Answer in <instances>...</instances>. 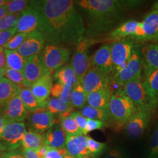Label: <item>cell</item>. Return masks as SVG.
<instances>
[{"label":"cell","instance_id":"obj_1","mask_svg":"<svg viewBox=\"0 0 158 158\" xmlns=\"http://www.w3.org/2000/svg\"><path fill=\"white\" fill-rule=\"evenodd\" d=\"M40 15L38 29L46 41L69 48L85 38L83 18L72 0L30 1Z\"/></svg>","mask_w":158,"mask_h":158},{"label":"cell","instance_id":"obj_2","mask_svg":"<svg viewBox=\"0 0 158 158\" xmlns=\"http://www.w3.org/2000/svg\"><path fill=\"white\" fill-rule=\"evenodd\" d=\"M141 1L80 0L76 5L85 12L87 20L88 36H94L111 28L124 11L125 9L136 7Z\"/></svg>","mask_w":158,"mask_h":158},{"label":"cell","instance_id":"obj_3","mask_svg":"<svg viewBox=\"0 0 158 158\" xmlns=\"http://www.w3.org/2000/svg\"><path fill=\"white\" fill-rule=\"evenodd\" d=\"M108 109L111 118L119 124H126L138 111L134 102L121 89L112 94Z\"/></svg>","mask_w":158,"mask_h":158},{"label":"cell","instance_id":"obj_4","mask_svg":"<svg viewBox=\"0 0 158 158\" xmlns=\"http://www.w3.org/2000/svg\"><path fill=\"white\" fill-rule=\"evenodd\" d=\"M70 56V50L68 47L48 42L42 52L44 63L52 73L68 62Z\"/></svg>","mask_w":158,"mask_h":158},{"label":"cell","instance_id":"obj_5","mask_svg":"<svg viewBox=\"0 0 158 158\" xmlns=\"http://www.w3.org/2000/svg\"><path fill=\"white\" fill-rule=\"evenodd\" d=\"M143 60L138 49L134 48L130 60L124 68L114 74L111 78L113 81L120 87L131 81L141 79Z\"/></svg>","mask_w":158,"mask_h":158},{"label":"cell","instance_id":"obj_6","mask_svg":"<svg viewBox=\"0 0 158 158\" xmlns=\"http://www.w3.org/2000/svg\"><path fill=\"white\" fill-rule=\"evenodd\" d=\"M26 132L25 125L23 122L6 124L0 136V144L3 151H13L21 146Z\"/></svg>","mask_w":158,"mask_h":158},{"label":"cell","instance_id":"obj_7","mask_svg":"<svg viewBox=\"0 0 158 158\" xmlns=\"http://www.w3.org/2000/svg\"><path fill=\"white\" fill-rule=\"evenodd\" d=\"M110 45L113 73L115 74L124 68L130 60L134 49V40L132 38L118 40Z\"/></svg>","mask_w":158,"mask_h":158},{"label":"cell","instance_id":"obj_8","mask_svg":"<svg viewBox=\"0 0 158 158\" xmlns=\"http://www.w3.org/2000/svg\"><path fill=\"white\" fill-rule=\"evenodd\" d=\"M91 40L84 38L76 47L72 58L71 66L77 75L79 82H81L85 74L90 69V58L89 56V48Z\"/></svg>","mask_w":158,"mask_h":158},{"label":"cell","instance_id":"obj_9","mask_svg":"<svg viewBox=\"0 0 158 158\" xmlns=\"http://www.w3.org/2000/svg\"><path fill=\"white\" fill-rule=\"evenodd\" d=\"M48 73L51 72L48 70L44 63L42 53L29 57L26 59L23 71L25 87L31 88L34 83Z\"/></svg>","mask_w":158,"mask_h":158},{"label":"cell","instance_id":"obj_10","mask_svg":"<svg viewBox=\"0 0 158 158\" xmlns=\"http://www.w3.org/2000/svg\"><path fill=\"white\" fill-rule=\"evenodd\" d=\"M152 112L150 109L138 110V111L125 124L127 135L134 139L142 136L150 123Z\"/></svg>","mask_w":158,"mask_h":158},{"label":"cell","instance_id":"obj_11","mask_svg":"<svg viewBox=\"0 0 158 158\" xmlns=\"http://www.w3.org/2000/svg\"><path fill=\"white\" fill-rule=\"evenodd\" d=\"M121 90L134 102L138 110H151L147 92L141 79L130 81L123 86Z\"/></svg>","mask_w":158,"mask_h":158},{"label":"cell","instance_id":"obj_12","mask_svg":"<svg viewBox=\"0 0 158 158\" xmlns=\"http://www.w3.org/2000/svg\"><path fill=\"white\" fill-rule=\"evenodd\" d=\"M112 79L110 75L104 73L94 68H90L85 74L81 83L87 93L110 89Z\"/></svg>","mask_w":158,"mask_h":158},{"label":"cell","instance_id":"obj_13","mask_svg":"<svg viewBox=\"0 0 158 158\" xmlns=\"http://www.w3.org/2000/svg\"><path fill=\"white\" fill-rule=\"evenodd\" d=\"M45 39L39 31L28 34V37L18 49L19 53L25 59L31 56L40 54L45 45Z\"/></svg>","mask_w":158,"mask_h":158},{"label":"cell","instance_id":"obj_14","mask_svg":"<svg viewBox=\"0 0 158 158\" xmlns=\"http://www.w3.org/2000/svg\"><path fill=\"white\" fill-rule=\"evenodd\" d=\"M28 115L29 111L25 107L19 94H18L6 104L2 116L8 124L22 123Z\"/></svg>","mask_w":158,"mask_h":158},{"label":"cell","instance_id":"obj_15","mask_svg":"<svg viewBox=\"0 0 158 158\" xmlns=\"http://www.w3.org/2000/svg\"><path fill=\"white\" fill-rule=\"evenodd\" d=\"M90 68H94L104 73H113V64L110 44L102 45L90 57Z\"/></svg>","mask_w":158,"mask_h":158},{"label":"cell","instance_id":"obj_16","mask_svg":"<svg viewBox=\"0 0 158 158\" xmlns=\"http://www.w3.org/2000/svg\"><path fill=\"white\" fill-rule=\"evenodd\" d=\"M40 23V15L36 10L31 4L23 11L18 21L16 28L17 32L29 34L38 31Z\"/></svg>","mask_w":158,"mask_h":158},{"label":"cell","instance_id":"obj_17","mask_svg":"<svg viewBox=\"0 0 158 158\" xmlns=\"http://www.w3.org/2000/svg\"><path fill=\"white\" fill-rule=\"evenodd\" d=\"M65 148L68 154L73 158H90L87 148V136L66 134Z\"/></svg>","mask_w":158,"mask_h":158},{"label":"cell","instance_id":"obj_18","mask_svg":"<svg viewBox=\"0 0 158 158\" xmlns=\"http://www.w3.org/2000/svg\"><path fill=\"white\" fill-rule=\"evenodd\" d=\"M29 123L34 131L42 133L49 130L56 122L54 115L46 108H42L31 113Z\"/></svg>","mask_w":158,"mask_h":158},{"label":"cell","instance_id":"obj_19","mask_svg":"<svg viewBox=\"0 0 158 158\" xmlns=\"http://www.w3.org/2000/svg\"><path fill=\"white\" fill-rule=\"evenodd\" d=\"M48 73L31 86L30 90L40 104L46 107V103L51 94L52 88V76Z\"/></svg>","mask_w":158,"mask_h":158},{"label":"cell","instance_id":"obj_20","mask_svg":"<svg viewBox=\"0 0 158 158\" xmlns=\"http://www.w3.org/2000/svg\"><path fill=\"white\" fill-rule=\"evenodd\" d=\"M143 69L145 77L158 70V44H151L142 48Z\"/></svg>","mask_w":158,"mask_h":158},{"label":"cell","instance_id":"obj_21","mask_svg":"<svg viewBox=\"0 0 158 158\" xmlns=\"http://www.w3.org/2000/svg\"><path fill=\"white\" fill-rule=\"evenodd\" d=\"M45 145L52 148L60 149L65 148L66 134L60 123H55L45 135Z\"/></svg>","mask_w":158,"mask_h":158},{"label":"cell","instance_id":"obj_22","mask_svg":"<svg viewBox=\"0 0 158 158\" xmlns=\"http://www.w3.org/2000/svg\"><path fill=\"white\" fill-rule=\"evenodd\" d=\"M153 111L158 108V70L145 77L143 81Z\"/></svg>","mask_w":158,"mask_h":158},{"label":"cell","instance_id":"obj_23","mask_svg":"<svg viewBox=\"0 0 158 158\" xmlns=\"http://www.w3.org/2000/svg\"><path fill=\"white\" fill-rule=\"evenodd\" d=\"M113 93L110 89L93 91L87 94V102L92 107L108 109Z\"/></svg>","mask_w":158,"mask_h":158},{"label":"cell","instance_id":"obj_24","mask_svg":"<svg viewBox=\"0 0 158 158\" xmlns=\"http://www.w3.org/2000/svg\"><path fill=\"white\" fill-rule=\"evenodd\" d=\"M145 34L144 41H150L158 36V11L148 14L141 22Z\"/></svg>","mask_w":158,"mask_h":158},{"label":"cell","instance_id":"obj_25","mask_svg":"<svg viewBox=\"0 0 158 158\" xmlns=\"http://www.w3.org/2000/svg\"><path fill=\"white\" fill-rule=\"evenodd\" d=\"M53 78L57 83L73 87L79 83L77 75L70 64L64 65L55 71Z\"/></svg>","mask_w":158,"mask_h":158},{"label":"cell","instance_id":"obj_26","mask_svg":"<svg viewBox=\"0 0 158 158\" xmlns=\"http://www.w3.org/2000/svg\"><path fill=\"white\" fill-rule=\"evenodd\" d=\"M140 22L131 20L123 23L110 33V36L115 40H121L127 38H134Z\"/></svg>","mask_w":158,"mask_h":158},{"label":"cell","instance_id":"obj_27","mask_svg":"<svg viewBox=\"0 0 158 158\" xmlns=\"http://www.w3.org/2000/svg\"><path fill=\"white\" fill-rule=\"evenodd\" d=\"M20 87L3 78L0 82V106H6L12 98L19 94Z\"/></svg>","mask_w":158,"mask_h":158},{"label":"cell","instance_id":"obj_28","mask_svg":"<svg viewBox=\"0 0 158 158\" xmlns=\"http://www.w3.org/2000/svg\"><path fill=\"white\" fill-rule=\"evenodd\" d=\"M45 145V135L35 131H30L25 133L22 141L23 148L37 150L40 147Z\"/></svg>","mask_w":158,"mask_h":158},{"label":"cell","instance_id":"obj_29","mask_svg":"<svg viewBox=\"0 0 158 158\" xmlns=\"http://www.w3.org/2000/svg\"><path fill=\"white\" fill-rule=\"evenodd\" d=\"M19 94L25 107L29 112L33 113L40 108H45L44 106L40 104L38 102L30 89L20 87Z\"/></svg>","mask_w":158,"mask_h":158},{"label":"cell","instance_id":"obj_30","mask_svg":"<svg viewBox=\"0 0 158 158\" xmlns=\"http://www.w3.org/2000/svg\"><path fill=\"white\" fill-rule=\"evenodd\" d=\"M80 112L87 118L99 120L105 123L111 118L109 109L96 108L87 105L82 108Z\"/></svg>","mask_w":158,"mask_h":158},{"label":"cell","instance_id":"obj_31","mask_svg":"<svg viewBox=\"0 0 158 158\" xmlns=\"http://www.w3.org/2000/svg\"><path fill=\"white\" fill-rule=\"evenodd\" d=\"M6 60V68L23 72L25 64L26 59L23 57L18 51L4 49Z\"/></svg>","mask_w":158,"mask_h":158},{"label":"cell","instance_id":"obj_32","mask_svg":"<svg viewBox=\"0 0 158 158\" xmlns=\"http://www.w3.org/2000/svg\"><path fill=\"white\" fill-rule=\"evenodd\" d=\"M72 113H66L60 115V124L66 134L79 135L83 134Z\"/></svg>","mask_w":158,"mask_h":158},{"label":"cell","instance_id":"obj_33","mask_svg":"<svg viewBox=\"0 0 158 158\" xmlns=\"http://www.w3.org/2000/svg\"><path fill=\"white\" fill-rule=\"evenodd\" d=\"M46 108L52 114H59V115L66 113H71L73 107L56 98H52L48 100L46 103Z\"/></svg>","mask_w":158,"mask_h":158},{"label":"cell","instance_id":"obj_34","mask_svg":"<svg viewBox=\"0 0 158 158\" xmlns=\"http://www.w3.org/2000/svg\"><path fill=\"white\" fill-rule=\"evenodd\" d=\"M87 93L81 82L77 83L74 86L70 99V104L73 108H82L87 102Z\"/></svg>","mask_w":158,"mask_h":158},{"label":"cell","instance_id":"obj_35","mask_svg":"<svg viewBox=\"0 0 158 158\" xmlns=\"http://www.w3.org/2000/svg\"><path fill=\"white\" fill-rule=\"evenodd\" d=\"M73 87L56 83L53 85L51 90V95L67 104H70V99L73 91Z\"/></svg>","mask_w":158,"mask_h":158},{"label":"cell","instance_id":"obj_36","mask_svg":"<svg viewBox=\"0 0 158 158\" xmlns=\"http://www.w3.org/2000/svg\"><path fill=\"white\" fill-rule=\"evenodd\" d=\"M87 148L90 157L96 158L100 156L107 148L105 143L98 142L87 136Z\"/></svg>","mask_w":158,"mask_h":158},{"label":"cell","instance_id":"obj_37","mask_svg":"<svg viewBox=\"0 0 158 158\" xmlns=\"http://www.w3.org/2000/svg\"><path fill=\"white\" fill-rule=\"evenodd\" d=\"M4 75L6 79L9 80L14 84L20 87H22L21 86L23 85L24 86V78L23 72L6 67L4 68Z\"/></svg>","mask_w":158,"mask_h":158},{"label":"cell","instance_id":"obj_38","mask_svg":"<svg viewBox=\"0 0 158 158\" xmlns=\"http://www.w3.org/2000/svg\"><path fill=\"white\" fill-rule=\"evenodd\" d=\"M22 12L18 14H9L0 20V31H6L16 26Z\"/></svg>","mask_w":158,"mask_h":158},{"label":"cell","instance_id":"obj_39","mask_svg":"<svg viewBox=\"0 0 158 158\" xmlns=\"http://www.w3.org/2000/svg\"><path fill=\"white\" fill-rule=\"evenodd\" d=\"M28 34L25 33H18L16 34L6 45L3 46L4 49L10 51H16V49H18L19 47L22 45L24 41L28 37Z\"/></svg>","mask_w":158,"mask_h":158},{"label":"cell","instance_id":"obj_40","mask_svg":"<svg viewBox=\"0 0 158 158\" xmlns=\"http://www.w3.org/2000/svg\"><path fill=\"white\" fill-rule=\"evenodd\" d=\"M29 1L14 0L10 1L7 4L8 14H18L23 11L29 6Z\"/></svg>","mask_w":158,"mask_h":158},{"label":"cell","instance_id":"obj_41","mask_svg":"<svg viewBox=\"0 0 158 158\" xmlns=\"http://www.w3.org/2000/svg\"><path fill=\"white\" fill-rule=\"evenodd\" d=\"M148 158H158V125L151 137Z\"/></svg>","mask_w":158,"mask_h":158},{"label":"cell","instance_id":"obj_42","mask_svg":"<svg viewBox=\"0 0 158 158\" xmlns=\"http://www.w3.org/2000/svg\"><path fill=\"white\" fill-rule=\"evenodd\" d=\"M106 124V123L102 121L87 118V125L85 128V135L93 131L102 129L104 127H105Z\"/></svg>","mask_w":158,"mask_h":158},{"label":"cell","instance_id":"obj_43","mask_svg":"<svg viewBox=\"0 0 158 158\" xmlns=\"http://www.w3.org/2000/svg\"><path fill=\"white\" fill-rule=\"evenodd\" d=\"M17 32L16 27L6 31H0V46H4L11 40Z\"/></svg>","mask_w":158,"mask_h":158},{"label":"cell","instance_id":"obj_44","mask_svg":"<svg viewBox=\"0 0 158 158\" xmlns=\"http://www.w3.org/2000/svg\"><path fill=\"white\" fill-rule=\"evenodd\" d=\"M72 115L73 117L75 119L82 134L83 135H85V128H86V125H87V118H85V116H83L80 111L72 112Z\"/></svg>","mask_w":158,"mask_h":158},{"label":"cell","instance_id":"obj_45","mask_svg":"<svg viewBox=\"0 0 158 158\" xmlns=\"http://www.w3.org/2000/svg\"><path fill=\"white\" fill-rule=\"evenodd\" d=\"M66 154L68 152L66 148L60 149L50 148L45 158H63Z\"/></svg>","mask_w":158,"mask_h":158},{"label":"cell","instance_id":"obj_46","mask_svg":"<svg viewBox=\"0 0 158 158\" xmlns=\"http://www.w3.org/2000/svg\"><path fill=\"white\" fill-rule=\"evenodd\" d=\"M103 158H129L127 153L122 149L115 148L108 152Z\"/></svg>","mask_w":158,"mask_h":158},{"label":"cell","instance_id":"obj_47","mask_svg":"<svg viewBox=\"0 0 158 158\" xmlns=\"http://www.w3.org/2000/svg\"><path fill=\"white\" fill-rule=\"evenodd\" d=\"M22 154L25 158H40L35 150L23 148L22 151Z\"/></svg>","mask_w":158,"mask_h":158},{"label":"cell","instance_id":"obj_48","mask_svg":"<svg viewBox=\"0 0 158 158\" xmlns=\"http://www.w3.org/2000/svg\"><path fill=\"white\" fill-rule=\"evenodd\" d=\"M2 158H25L22 153L13 151H5L1 153Z\"/></svg>","mask_w":158,"mask_h":158},{"label":"cell","instance_id":"obj_49","mask_svg":"<svg viewBox=\"0 0 158 158\" xmlns=\"http://www.w3.org/2000/svg\"><path fill=\"white\" fill-rule=\"evenodd\" d=\"M51 147H48L46 145H44L41 147H40L39 149H38L37 150H36V152L38 153V156L40 158H45L47 152H48V151L49 150Z\"/></svg>","mask_w":158,"mask_h":158},{"label":"cell","instance_id":"obj_50","mask_svg":"<svg viewBox=\"0 0 158 158\" xmlns=\"http://www.w3.org/2000/svg\"><path fill=\"white\" fill-rule=\"evenodd\" d=\"M6 60L5 52H2L0 53V69H4L6 67Z\"/></svg>","mask_w":158,"mask_h":158},{"label":"cell","instance_id":"obj_51","mask_svg":"<svg viewBox=\"0 0 158 158\" xmlns=\"http://www.w3.org/2000/svg\"><path fill=\"white\" fill-rule=\"evenodd\" d=\"M7 5V4H6ZM4 5V6H0V20L3 18L4 17H6L8 14V10H7V6Z\"/></svg>","mask_w":158,"mask_h":158},{"label":"cell","instance_id":"obj_52","mask_svg":"<svg viewBox=\"0 0 158 158\" xmlns=\"http://www.w3.org/2000/svg\"><path fill=\"white\" fill-rule=\"evenodd\" d=\"M6 124L7 123L6 122V119L4 118L2 115L0 114V136L2 135L4 127Z\"/></svg>","mask_w":158,"mask_h":158},{"label":"cell","instance_id":"obj_53","mask_svg":"<svg viewBox=\"0 0 158 158\" xmlns=\"http://www.w3.org/2000/svg\"><path fill=\"white\" fill-rule=\"evenodd\" d=\"M153 11H158V1H156L152 6Z\"/></svg>","mask_w":158,"mask_h":158},{"label":"cell","instance_id":"obj_54","mask_svg":"<svg viewBox=\"0 0 158 158\" xmlns=\"http://www.w3.org/2000/svg\"><path fill=\"white\" fill-rule=\"evenodd\" d=\"M10 1H8V0H0V6L6 5Z\"/></svg>","mask_w":158,"mask_h":158},{"label":"cell","instance_id":"obj_55","mask_svg":"<svg viewBox=\"0 0 158 158\" xmlns=\"http://www.w3.org/2000/svg\"><path fill=\"white\" fill-rule=\"evenodd\" d=\"M4 69H0V82L3 79V76H4Z\"/></svg>","mask_w":158,"mask_h":158},{"label":"cell","instance_id":"obj_56","mask_svg":"<svg viewBox=\"0 0 158 158\" xmlns=\"http://www.w3.org/2000/svg\"><path fill=\"white\" fill-rule=\"evenodd\" d=\"M151 42H152L153 44H158V36L157 37H156L155 38H154L153 40H152Z\"/></svg>","mask_w":158,"mask_h":158},{"label":"cell","instance_id":"obj_57","mask_svg":"<svg viewBox=\"0 0 158 158\" xmlns=\"http://www.w3.org/2000/svg\"><path fill=\"white\" fill-rule=\"evenodd\" d=\"M74 158L73 157V156H70V155H69V154H66L64 156V158Z\"/></svg>","mask_w":158,"mask_h":158},{"label":"cell","instance_id":"obj_58","mask_svg":"<svg viewBox=\"0 0 158 158\" xmlns=\"http://www.w3.org/2000/svg\"><path fill=\"white\" fill-rule=\"evenodd\" d=\"M4 50V48L0 46V53H1L2 52H3Z\"/></svg>","mask_w":158,"mask_h":158},{"label":"cell","instance_id":"obj_59","mask_svg":"<svg viewBox=\"0 0 158 158\" xmlns=\"http://www.w3.org/2000/svg\"><path fill=\"white\" fill-rule=\"evenodd\" d=\"M1 151H3V149H2V148L1 147V144H0V153Z\"/></svg>","mask_w":158,"mask_h":158},{"label":"cell","instance_id":"obj_60","mask_svg":"<svg viewBox=\"0 0 158 158\" xmlns=\"http://www.w3.org/2000/svg\"><path fill=\"white\" fill-rule=\"evenodd\" d=\"M0 158H2V155H1V153H0Z\"/></svg>","mask_w":158,"mask_h":158}]
</instances>
